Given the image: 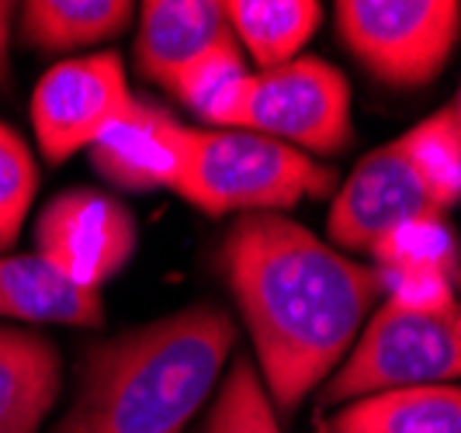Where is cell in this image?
<instances>
[{
	"label": "cell",
	"mask_w": 461,
	"mask_h": 433,
	"mask_svg": "<svg viewBox=\"0 0 461 433\" xmlns=\"http://www.w3.org/2000/svg\"><path fill=\"white\" fill-rule=\"evenodd\" d=\"M202 433H281L277 410L271 406L264 382L247 357H240L230 367L226 382L219 385Z\"/></svg>",
	"instance_id": "ffe728a7"
},
{
	"label": "cell",
	"mask_w": 461,
	"mask_h": 433,
	"mask_svg": "<svg viewBox=\"0 0 461 433\" xmlns=\"http://www.w3.org/2000/svg\"><path fill=\"white\" fill-rule=\"evenodd\" d=\"M136 97L118 52L73 56L49 67L32 94V129L49 163L91 149Z\"/></svg>",
	"instance_id": "52a82bcc"
},
{
	"label": "cell",
	"mask_w": 461,
	"mask_h": 433,
	"mask_svg": "<svg viewBox=\"0 0 461 433\" xmlns=\"http://www.w3.org/2000/svg\"><path fill=\"white\" fill-rule=\"evenodd\" d=\"M451 108H455V112H458V118H461V94H458V104H451Z\"/></svg>",
	"instance_id": "cb8c5ba5"
},
{
	"label": "cell",
	"mask_w": 461,
	"mask_h": 433,
	"mask_svg": "<svg viewBox=\"0 0 461 433\" xmlns=\"http://www.w3.org/2000/svg\"><path fill=\"white\" fill-rule=\"evenodd\" d=\"M461 378V302L438 312H413L382 302L330 374L323 402H354L378 392L455 385Z\"/></svg>",
	"instance_id": "277c9868"
},
{
	"label": "cell",
	"mask_w": 461,
	"mask_h": 433,
	"mask_svg": "<svg viewBox=\"0 0 461 433\" xmlns=\"http://www.w3.org/2000/svg\"><path fill=\"white\" fill-rule=\"evenodd\" d=\"M191 149L194 129H187L160 104L136 97L87 153L94 170L118 191H177L191 163Z\"/></svg>",
	"instance_id": "30bf717a"
},
{
	"label": "cell",
	"mask_w": 461,
	"mask_h": 433,
	"mask_svg": "<svg viewBox=\"0 0 461 433\" xmlns=\"http://www.w3.org/2000/svg\"><path fill=\"white\" fill-rule=\"evenodd\" d=\"M240 129L277 139L309 157H333L350 142V87L333 63L299 56L250 80Z\"/></svg>",
	"instance_id": "8992f818"
},
{
	"label": "cell",
	"mask_w": 461,
	"mask_h": 433,
	"mask_svg": "<svg viewBox=\"0 0 461 433\" xmlns=\"http://www.w3.org/2000/svg\"><path fill=\"white\" fill-rule=\"evenodd\" d=\"M0 316L56 326H101L104 302L84 292L35 253H0Z\"/></svg>",
	"instance_id": "4fadbf2b"
},
{
	"label": "cell",
	"mask_w": 461,
	"mask_h": 433,
	"mask_svg": "<svg viewBox=\"0 0 461 433\" xmlns=\"http://www.w3.org/2000/svg\"><path fill=\"white\" fill-rule=\"evenodd\" d=\"M39 191L35 157L7 122H0V250L14 247Z\"/></svg>",
	"instance_id": "44dd1931"
},
{
	"label": "cell",
	"mask_w": 461,
	"mask_h": 433,
	"mask_svg": "<svg viewBox=\"0 0 461 433\" xmlns=\"http://www.w3.org/2000/svg\"><path fill=\"white\" fill-rule=\"evenodd\" d=\"M250 80L254 73L247 69V56L230 35L181 69L170 94H177L202 122H208V129H240Z\"/></svg>",
	"instance_id": "e0dca14e"
},
{
	"label": "cell",
	"mask_w": 461,
	"mask_h": 433,
	"mask_svg": "<svg viewBox=\"0 0 461 433\" xmlns=\"http://www.w3.org/2000/svg\"><path fill=\"white\" fill-rule=\"evenodd\" d=\"M406 146L413 153L423 181L430 184L438 208L461 202V118L455 108L427 114L420 125L406 132Z\"/></svg>",
	"instance_id": "d6986e66"
},
{
	"label": "cell",
	"mask_w": 461,
	"mask_h": 433,
	"mask_svg": "<svg viewBox=\"0 0 461 433\" xmlns=\"http://www.w3.org/2000/svg\"><path fill=\"white\" fill-rule=\"evenodd\" d=\"M337 32L357 63L389 87H423L461 35L455 0H340Z\"/></svg>",
	"instance_id": "5b68a950"
},
{
	"label": "cell",
	"mask_w": 461,
	"mask_h": 433,
	"mask_svg": "<svg viewBox=\"0 0 461 433\" xmlns=\"http://www.w3.org/2000/svg\"><path fill=\"white\" fill-rule=\"evenodd\" d=\"M222 11L236 46L260 69L299 59L323 22V7L316 0H230Z\"/></svg>",
	"instance_id": "9a60e30c"
},
{
	"label": "cell",
	"mask_w": 461,
	"mask_h": 433,
	"mask_svg": "<svg viewBox=\"0 0 461 433\" xmlns=\"http://www.w3.org/2000/svg\"><path fill=\"white\" fill-rule=\"evenodd\" d=\"M430 212L440 215L434 191L423 181L406 139L399 136L371 149L350 170L330 205L326 232L340 250H371L385 229Z\"/></svg>",
	"instance_id": "9c48e42d"
},
{
	"label": "cell",
	"mask_w": 461,
	"mask_h": 433,
	"mask_svg": "<svg viewBox=\"0 0 461 433\" xmlns=\"http://www.w3.org/2000/svg\"><path fill=\"white\" fill-rule=\"evenodd\" d=\"M14 4L0 0V87L7 80V49H11V22H14Z\"/></svg>",
	"instance_id": "603a6c76"
},
{
	"label": "cell",
	"mask_w": 461,
	"mask_h": 433,
	"mask_svg": "<svg viewBox=\"0 0 461 433\" xmlns=\"http://www.w3.org/2000/svg\"><path fill=\"white\" fill-rule=\"evenodd\" d=\"M378 271V267H375ZM385 302H395L413 312H438L447 309L455 298V274L438 267H402V271H378Z\"/></svg>",
	"instance_id": "7402d4cb"
},
{
	"label": "cell",
	"mask_w": 461,
	"mask_h": 433,
	"mask_svg": "<svg viewBox=\"0 0 461 433\" xmlns=\"http://www.w3.org/2000/svg\"><path fill=\"white\" fill-rule=\"evenodd\" d=\"M333 170L295 146L243 129H194L177 194L205 215H277L333 191Z\"/></svg>",
	"instance_id": "3957f363"
},
{
	"label": "cell",
	"mask_w": 461,
	"mask_h": 433,
	"mask_svg": "<svg viewBox=\"0 0 461 433\" xmlns=\"http://www.w3.org/2000/svg\"><path fill=\"white\" fill-rule=\"evenodd\" d=\"M136 253V219L118 198L73 187L35 219V257L84 292L108 284Z\"/></svg>",
	"instance_id": "ba28073f"
},
{
	"label": "cell",
	"mask_w": 461,
	"mask_h": 433,
	"mask_svg": "<svg viewBox=\"0 0 461 433\" xmlns=\"http://www.w3.org/2000/svg\"><path fill=\"white\" fill-rule=\"evenodd\" d=\"M320 433H461V385L395 388L344 402Z\"/></svg>",
	"instance_id": "5bb4252c"
},
{
	"label": "cell",
	"mask_w": 461,
	"mask_h": 433,
	"mask_svg": "<svg viewBox=\"0 0 461 433\" xmlns=\"http://www.w3.org/2000/svg\"><path fill=\"white\" fill-rule=\"evenodd\" d=\"M59 385L63 361L56 343L0 326V433H39Z\"/></svg>",
	"instance_id": "7c38bea8"
},
{
	"label": "cell",
	"mask_w": 461,
	"mask_h": 433,
	"mask_svg": "<svg viewBox=\"0 0 461 433\" xmlns=\"http://www.w3.org/2000/svg\"><path fill=\"white\" fill-rule=\"evenodd\" d=\"M232 343L236 326L215 305H191L94 343L56 433H185Z\"/></svg>",
	"instance_id": "7a4b0ae2"
},
{
	"label": "cell",
	"mask_w": 461,
	"mask_h": 433,
	"mask_svg": "<svg viewBox=\"0 0 461 433\" xmlns=\"http://www.w3.org/2000/svg\"><path fill=\"white\" fill-rule=\"evenodd\" d=\"M230 22L222 4L212 0H146L139 11L136 69L160 84L174 87L181 69L191 67L202 52L230 39Z\"/></svg>",
	"instance_id": "8fae6325"
},
{
	"label": "cell",
	"mask_w": 461,
	"mask_h": 433,
	"mask_svg": "<svg viewBox=\"0 0 461 433\" xmlns=\"http://www.w3.org/2000/svg\"><path fill=\"white\" fill-rule=\"evenodd\" d=\"M129 0H28L18 7L22 39L46 52L101 46L132 22Z\"/></svg>",
	"instance_id": "2e32d148"
},
{
	"label": "cell",
	"mask_w": 461,
	"mask_h": 433,
	"mask_svg": "<svg viewBox=\"0 0 461 433\" xmlns=\"http://www.w3.org/2000/svg\"><path fill=\"white\" fill-rule=\"evenodd\" d=\"M375 267L378 271H402V267H438V271L458 274V239L440 215H413L393 229H385L375 247Z\"/></svg>",
	"instance_id": "ac0fdd59"
},
{
	"label": "cell",
	"mask_w": 461,
	"mask_h": 433,
	"mask_svg": "<svg viewBox=\"0 0 461 433\" xmlns=\"http://www.w3.org/2000/svg\"><path fill=\"white\" fill-rule=\"evenodd\" d=\"M219 264L254 340L264 392L277 412H292L350 354L382 277L285 215H243Z\"/></svg>",
	"instance_id": "6da1fadb"
}]
</instances>
